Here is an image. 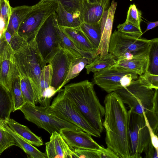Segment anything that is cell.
Segmentation results:
<instances>
[{
  "label": "cell",
  "instance_id": "obj_1",
  "mask_svg": "<svg viewBox=\"0 0 158 158\" xmlns=\"http://www.w3.org/2000/svg\"><path fill=\"white\" fill-rule=\"evenodd\" d=\"M104 119L107 148L118 158H131L127 131L128 113L124 104L115 92L108 93L104 100Z\"/></svg>",
  "mask_w": 158,
  "mask_h": 158
},
{
  "label": "cell",
  "instance_id": "obj_2",
  "mask_svg": "<svg viewBox=\"0 0 158 158\" xmlns=\"http://www.w3.org/2000/svg\"><path fill=\"white\" fill-rule=\"evenodd\" d=\"M94 84L85 80L69 84L62 89L91 126L101 134L105 108L100 102Z\"/></svg>",
  "mask_w": 158,
  "mask_h": 158
},
{
  "label": "cell",
  "instance_id": "obj_3",
  "mask_svg": "<svg viewBox=\"0 0 158 158\" xmlns=\"http://www.w3.org/2000/svg\"><path fill=\"white\" fill-rule=\"evenodd\" d=\"M10 45L13 50L18 71L31 79L34 91L35 102V104L38 103L40 75L47 64L39 51L35 39L28 41L18 35L12 37Z\"/></svg>",
  "mask_w": 158,
  "mask_h": 158
},
{
  "label": "cell",
  "instance_id": "obj_4",
  "mask_svg": "<svg viewBox=\"0 0 158 158\" xmlns=\"http://www.w3.org/2000/svg\"><path fill=\"white\" fill-rule=\"evenodd\" d=\"M152 41V39L131 36L115 30L111 35L108 52L117 60L148 55Z\"/></svg>",
  "mask_w": 158,
  "mask_h": 158
},
{
  "label": "cell",
  "instance_id": "obj_5",
  "mask_svg": "<svg viewBox=\"0 0 158 158\" xmlns=\"http://www.w3.org/2000/svg\"><path fill=\"white\" fill-rule=\"evenodd\" d=\"M58 93L51 105L46 107L47 111L64 121L75 124L91 136L100 137L101 134L89 123L62 89Z\"/></svg>",
  "mask_w": 158,
  "mask_h": 158
},
{
  "label": "cell",
  "instance_id": "obj_6",
  "mask_svg": "<svg viewBox=\"0 0 158 158\" xmlns=\"http://www.w3.org/2000/svg\"><path fill=\"white\" fill-rule=\"evenodd\" d=\"M132 112L143 115L153 106L155 90L144 85L139 77L127 87L114 91Z\"/></svg>",
  "mask_w": 158,
  "mask_h": 158
},
{
  "label": "cell",
  "instance_id": "obj_7",
  "mask_svg": "<svg viewBox=\"0 0 158 158\" xmlns=\"http://www.w3.org/2000/svg\"><path fill=\"white\" fill-rule=\"evenodd\" d=\"M19 110L27 120L45 130L50 135L55 131L60 133V130L64 129L82 130L75 124L50 113L47 111L46 107L25 102Z\"/></svg>",
  "mask_w": 158,
  "mask_h": 158
},
{
  "label": "cell",
  "instance_id": "obj_8",
  "mask_svg": "<svg viewBox=\"0 0 158 158\" xmlns=\"http://www.w3.org/2000/svg\"><path fill=\"white\" fill-rule=\"evenodd\" d=\"M57 3L40 0L32 6L19 28L18 35L28 41L34 39L46 19L56 12Z\"/></svg>",
  "mask_w": 158,
  "mask_h": 158
},
{
  "label": "cell",
  "instance_id": "obj_9",
  "mask_svg": "<svg viewBox=\"0 0 158 158\" xmlns=\"http://www.w3.org/2000/svg\"><path fill=\"white\" fill-rule=\"evenodd\" d=\"M127 131L131 158H141V154L151 142L143 115L128 111Z\"/></svg>",
  "mask_w": 158,
  "mask_h": 158
},
{
  "label": "cell",
  "instance_id": "obj_10",
  "mask_svg": "<svg viewBox=\"0 0 158 158\" xmlns=\"http://www.w3.org/2000/svg\"><path fill=\"white\" fill-rule=\"evenodd\" d=\"M57 24L55 12L46 19L35 38L39 51L46 64L61 45Z\"/></svg>",
  "mask_w": 158,
  "mask_h": 158
},
{
  "label": "cell",
  "instance_id": "obj_11",
  "mask_svg": "<svg viewBox=\"0 0 158 158\" xmlns=\"http://www.w3.org/2000/svg\"><path fill=\"white\" fill-rule=\"evenodd\" d=\"M82 56L77 51L60 45L49 60L52 70L51 86L57 93L67 77L72 64L77 57Z\"/></svg>",
  "mask_w": 158,
  "mask_h": 158
},
{
  "label": "cell",
  "instance_id": "obj_12",
  "mask_svg": "<svg viewBox=\"0 0 158 158\" xmlns=\"http://www.w3.org/2000/svg\"><path fill=\"white\" fill-rule=\"evenodd\" d=\"M139 76L116 66L94 73L93 83L109 93L129 85Z\"/></svg>",
  "mask_w": 158,
  "mask_h": 158
},
{
  "label": "cell",
  "instance_id": "obj_13",
  "mask_svg": "<svg viewBox=\"0 0 158 158\" xmlns=\"http://www.w3.org/2000/svg\"><path fill=\"white\" fill-rule=\"evenodd\" d=\"M18 73L13 50L6 42L0 54V85L10 92L13 81Z\"/></svg>",
  "mask_w": 158,
  "mask_h": 158
},
{
  "label": "cell",
  "instance_id": "obj_14",
  "mask_svg": "<svg viewBox=\"0 0 158 158\" xmlns=\"http://www.w3.org/2000/svg\"><path fill=\"white\" fill-rule=\"evenodd\" d=\"M60 134L71 148L100 150V146L92 138L91 135L82 130L64 129Z\"/></svg>",
  "mask_w": 158,
  "mask_h": 158
},
{
  "label": "cell",
  "instance_id": "obj_15",
  "mask_svg": "<svg viewBox=\"0 0 158 158\" xmlns=\"http://www.w3.org/2000/svg\"><path fill=\"white\" fill-rule=\"evenodd\" d=\"M117 4L114 0H112L111 5L102 16L100 23V40L97 50L98 55L104 56L109 53L108 48Z\"/></svg>",
  "mask_w": 158,
  "mask_h": 158
},
{
  "label": "cell",
  "instance_id": "obj_16",
  "mask_svg": "<svg viewBox=\"0 0 158 158\" xmlns=\"http://www.w3.org/2000/svg\"><path fill=\"white\" fill-rule=\"evenodd\" d=\"M110 0H83L81 23H100L104 12L110 6Z\"/></svg>",
  "mask_w": 158,
  "mask_h": 158
},
{
  "label": "cell",
  "instance_id": "obj_17",
  "mask_svg": "<svg viewBox=\"0 0 158 158\" xmlns=\"http://www.w3.org/2000/svg\"><path fill=\"white\" fill-rule=\"evenodd\" d=\"M50 135L45 144L48 158H72L73 151L61 135L55 131Z\"/></svg>",
  "mask_w": 158,
  "mask_h": 158
},
{
  "label": "cell",
  "instance_id": "obj_18",
  "mask_svg": "<svg viewBox=\"0 0 158 158\" xmlns=\"http://www.w3.org/2000/svg\"><path fill=\"white\" fill-rule=\"evenodd\" d=\"M149 64L148 55L134 57L129 59L117 60L113 66L141 76L147 72Z\"/></svg>",
  "mask_w": 158,
  "mask_h": 158
},
{
  "label": "cell",
  "instance_id": "obj_19",
  "mask_svg": "<svg viewBox=\"0 0 158 158\" xmlns=\"http://www.w3.org/2000/svg\"><path fill=\"white\" fill-rule=\"evenodd\" d=\"M59 26L62 31L78 49L84 51L97 52V49L93 46L79 27H69Z\"/></svg>",
  "mask_w": 158,
  "mask_h": 158
},
{
  "label": "cell",
  "instance_id": "obj_20",
  "mask_svg": "<svg viewBox=\"0 0 158 158\" xmlns=\"http://www.w3.org/2000/svg\"><path fill=\"white\" fill-rule=\"evenodd\" d=\"M5 121L14 132L31 144L37 147L44 144L41 137L37 136L27 126L21 124L10 118Z\"/></svg>",
  "mask_w": 158,
  "mask_h": 158
},
{
  "label": "cell",
  "instance_id": "obj_21",
  "mask_svg": "<svg viewBox=\"0 0 158 158\" xmlns=\"http://www.w3.org/2000/svg\"><path fill=\"white\" fill-rule=\"evenodd\" d=\"M32 6L23 5L11 8V11L6 30L12 37L18 35L19 27Z\"/></svg>",
  "mask_w": 158,
  "mask_h": 158
},
{
  "label": "cell",
  "instance_id": "obj_22",
  "mask_svg": "<svg viewBox=\"0 0 158 158\" xmlns=\"http://www.w3.org/2000/svg\"><path fill=\"white\" fill-rule=\"evenodd\" d=\"M56 21L60 26L75 27L81 23L80 18L73 13L68 11L59 2H57L56 10Z\"/></svg>",
  "mask_w": 158,
  "mask_h": 158
},
{
  "label": "cell",
  "instance_id": "obj_23",
  "mask_svg": "<svg viewBox=\"0 0 158 158\" xmlns=\"http://www.w3.org/2000/svg\"><path fill=\"white\" fill-rule=\"evenodd\" d=\"M3 128L14 137L19 147L31 158H48L45 152H42L20 136L14 132L6 123L4 122Z\"/></svg>",
  "mask_w": 158,
  "mask_h": 158
},
{
  "label": "cell",
  "instance_id": "obj_24",
  "mask_svg": "<svg viewBox=\"0 0 158 158\" xmlns=\"http://www.w3.org/2000/svg\"><path fill=\"white\" fill-rule=\"evenodd\" d=\"M117 61V59L111 53H109L104 56L98 55L91 63L85 67L86 73L89 74L91 72L95 73L110 68L114 66Z\"/></svg>",
  "mask_w": 158,
  "mask_h": 158
},
{
  "label": "cell",
  "instance_id": "obj_25",
  "mask_svg": "<svg viewBox=\"0 0 158 158\" xmlns=\"http://www.w3.org/2000/svg\"><path fill=\"white\" fill-rule=\"evenodd\" d=\"M13 110V104L10 92L0 85V120L5 121L10 118Z\"/></svg>",
  "mask_w": 158,
  "mask_h": 158
},
{
  "label": "cell",
  "instance_id": "obj_26",
  "mask_svg": "<svg viewBox=\"0 0 158 158\" xmlns=\"http://www.w3.org/2000/svg\"><path fill=\"white\" fill-rule=\"evenodd\" d=\"M80 28L93 46L97 50L101 38L100 23H81Z\"/></svg>",
  "mask_w": 158,
  "mask_h": 158
},
{
  "label": "cell",
  "instance_id": "obj_27",
  "mask_svg": "<svg viewBox=\"0 0 158 158\" xmlns=\"http://www.w3.org/2000/svg\"><path fill=\"white\" fill-rule=\"evenodd\" d=\"M56 29L61 40V46L73 49L78 52L83 56L87 58L90 64L98 55L96 51L86 52L81 50L77 48L73 42L62 31L59 25L57 24Z\"/></svg>",
  "mask_w": 158,
  "mask_h": 158
},
{
  "label": "cell",
  "instance_id": "obj_28",
  "mask_svg": "<svg viewBox=\"0 0 158 158\" xmlns=\"http://www.w3.org/2000/svg\"><path fill=\"white\" fill-rule=\"evenodd\" d=\"M18 72L20 88L24 101L25 102L35 105L34 91L31 79Z\"/></svg>",
  "mask_w": 158,
  "mask_h": 158
},
{
  "label": "cell",
  "instance_id": "obj_29",
  "mask_svg": "<svg viewBox=\"0 0 158 158\" xmlns=\"http://www.w3.org/2000/svg\"><path fill=\"white\" fill-rule=\"evenodd\" d=\"M90 64L89 60L85 57L81 56L77 57L72 64L68 74L62 85V88L71 80L78 75L85 66Z\"/></svg>",
  "mask_w": 158,
  "mask_h": 158
},
{
  "label": "cell",
  "instance_id": "obj_30",
  "mask_svg": "<svg viewBox=\"0 0 158 158\" xmlns=\"http://www.w3.org/2000/svg\"><path fill=\"white\" fill-rule=\"evenodd\" d=\"M149 64L147 70L148 73L158 75V39H152L149 53Z\"/></svg>",
  "mask_w": 158,
  "mask_h": 158
},
{
  "label": "cell",
  "instance_id": "obj_31",
  "mask_svg": "<svg viewBox=\"0 0 158 158\" xmlns=\"http://www.w3.org/2000/svg\"><path fill=\"white\" fill-rule=\"evenodd\" d=\"M10 93L13 104V112H14L19 110L25 103L21 90L18 75L14 78L13 81Z\"/></svg>",
  "mask_w": 158,
  "mask_h": 158
},
{
  "label": "cell",
  "instance_id": "obj_32",
  "mask_svg": "<svg viewBox=\"0 0 158 158\" xmlns=\"http://www.w3.org/2000/svg\"><path fill=\"white\" fill-rule=\"evenodd\" d=\"M52 70L50 64L46 65L43 69L40 81V98L38 103L42 106L43 96L45 90L51 86Z\"/></svg>",
  "mask_w": 158,
  "mask_h": 158
},
{
  "label": "cell",
  "instance_id": "obj_33",
  "mask_svg": "<svg viewBox=\"0 0 158 158\" xmlns=\"http://www.w3.org/2000/svg\"><path fill=\"white\" fill-rule=\"evenodd\" d=\"M155 90L153 106L151 110L144 113L150 126L154 133L157 135L158 126V89H155Z\"/></svg>",
  "mask_w": 158,
  "mask_h": 158
},
{
  "label": "cell",
  "instance_id": "obj_34",
  "mask_svg": "<svg viewBox=\"0 0 158 158\" xmlns=\"http://www.w3.org/2000/svg\"><path fill=\"white\" fill-rule=\"evenodd\" d=\"M56 2H59L69 12L81 18L83 10V0H46Z\"/></svg>",
  "mask_w": 158,
  "mask_h": 158
},
{
  "label": "cell",
  "instance_id": "obj_35",
  "mask_svg": "<svg viewBox=\"0 0 158 158\" xmlns=\"http://www.w3.org/2000/svg\"><path fill=\"white\" fill-rule=\"evenodd\" d=\"M13 145L19 147L14 137L4 129H0V156L2 152Z\"/></svg>",
  "mask_w": 158,
  "mask_h": 158
},
{
  "label": "cell",
  "instance_id": "obj_36",
  "mask_svg": "<svg viewBox=\"0 0 158 158\" xmlns=\"http://www.w3.org/2000/svg\"><path fill=\"white\" fill-rule=\"evenodd\" d=\"M142 17L141 11L137 8L134 4H131L127 12L126 21L141 29L140 25L142 20Z\"/></svg>",
  "mask_w": 158,
  "mask_h": 158
},
{
  "label": "cell",
  "instance_id": "obj_37",
  "mask_svg": "<svg viewBox=\"0 0 158 158\" xmlns=\"http://www.w3.org/2000/svg\"><path fill=\"white\" fill-rule=\"evenodd\" d=\"M117 28L119 32L131 36L140 37L143 34L141 29L126 21L119 24Z\"/></svg>",
  "mask_w": 158,
  "mask_h": 158
},
{
  "label": "cell",
  "instance_id": "obj_38",
  "mask_svg": "<svg viewBox=\"0 0 158 158\" xmlns=\"http://www.w3.org/2000/svg\"><path fill=\"white\" fill-rule=\"evenodd\" d=\"M71 148L73 151L72 158H100L99 150Z\"/></svg>",
  "mask_w": 158,
  "mask_h": 158
},
{
  "label": "cell",
  "instance_id": "obj_39",
  "mask_svg": "<svg viewBox=\"0 0 158 158\" xmlns=\"http://www.w3.org/2000/svg\"><path fill=\"white\" fill-rule=\"evenodd\" d=\"M142 83L147 87L152 89H158V75L150 74L147 72L139 76Z\"/></svg>",
  "mask_w": 158,
  "mask_h": 158
},
{
  "label": "cell",
  "instance_id": "obj_40",
  "mask_svg": "<svg viewBox=\"0 0 158 158\" xmlns=\"http://www.w3.org/2000/svg\"><path fill=\"white\" fill-rule=\"evenodd\" d=\"M11 8L8 0H1L0 17L3 19L7 27L11 13Z\"/></svg>",
  "mask_w": 158,
  "mask_h": 158
},
{
  "label": "cell",
  "instance_id": "obj_41",
  "mask_svg": "<svg viewBox=\"0 0 158 158\" xmlns=\"http://www.w3.org/2000/svg\"><path fill=\"white\" fill-rule=\"evenodd\" d=\"M143 115L145 119L146 124L149 130L151 142L156 150L158 151V139L157 135L154 133L150 126L148 120L145 115L144 112L143 113Z\"/></svg>",
  "mask_w": 158,
  "mask_h": 158
},
{
  "label": "cell",
  "instance_id": "obj_42",
  "mask_svg": "<svg viewBox=\"0 0 158 158\" xmlns=\"http://www.w3.org/2000/svg\"><path fill=\"white\" fill-rule=\"evenodd\" d=\"M144 152L145 154L146 158H158V151L153 146L151 142L147 147Z\"/></svg>",
  "mask_w": 158,
  "mask_h": 158
},
{
  "label": "cell",
  "instance_id": "obj_43",
  "mask_svg": "<svg viewBox=\"0 0 158 158\" xmlns=\"http://www.w3.org/2000/svg\"><path fill=\"white\" fill-rule=\"evenodd\" d=\"M99 152L100 158H118L114 152L107 148L103 147Z\"/></svg>",
  "mask_w": 158,
  "mask_h": 158
},
{
  "label": "cell",
  "instance_id": "obj_44",
  "mask_svg": "<svg viewBox=\"0 0 158 158\" xmlns=\"http://www.w3.org/2000/svg\"><path fill=\"white\" fill-rule=\"evenodd\" d=\"M147 26L146 29L143 33V34L150 30L158 26V21L154 22H148L147 23Z\"/></svg>",
  "mask_w": 158,
  "mask_h": 158
},
{
  "label": "cell",
  "instance_id": "obj_45",
  "mask_svg": "<svg viewBox=\"0 0 158 158\" xmlns=\"http://www.w3.org/2000/svg\"><path fill=\"white\" fill-rule=\"evenodd\" d=\"M4 35L6 42L10 45L12 38L11 35L8 31L6 30L4 33Z\"/></svg>",
  "mask_w": 158,
  "mask_h": 158
},
{
  "label": "cell",
  "instance_id": "obj_46",
  "mask_svg": "<svg viewBox=\"0 0 158 158\" xmlns=\"http://www.w3.org/2000/svg\"><path fill=\"white\" fill-rule=\"evenodd\" d=\"M4 121L0 120V129H3Z\"/></svg>",
  "mask_w": 158,
  "mask_h": 158
},
{
  "label": "cell",
  "instance_id": "obj_47",
  "mask_svg": "<svg viewBox=\"0 0 158 158\" xmlns=\"http://www.w3.org/2000/svg\"><path fill=\"white\" fill-rule=\"evenodd\" d=\"M1 0H0V6Z\"/></svg>",
  "mask_w": 158,
  "mask_h": 158
}]
</instances>
